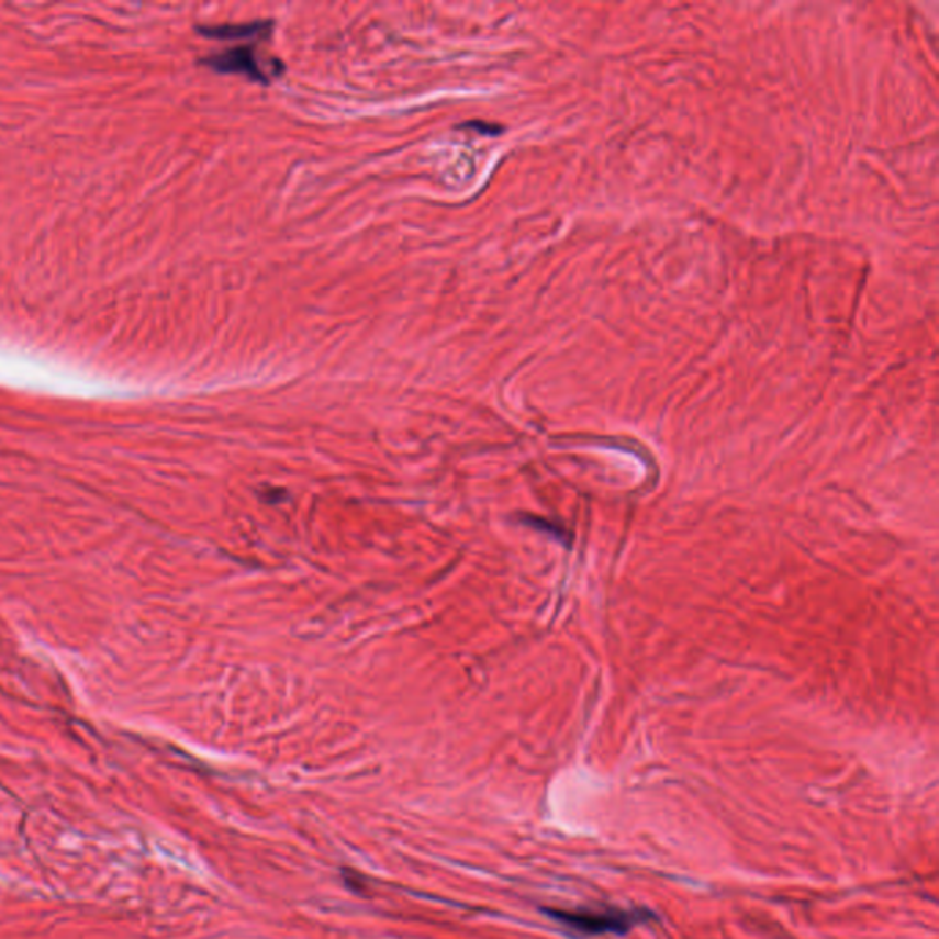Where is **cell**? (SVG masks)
<instances>
[{
  "instance_id": "cell-3",
  "label": "cell",
  "mask_w": 939,
  "mask_h": 939,
  "mask_svg": "<svg viewBox=\"0 0 939 939\" xmlns=\"http://www.w3.org/2000/svg\"><path fill=\"white\" fill-rule=\"evenodd\" d=\"M199 32L210 40H248V37H268L273 32V21H251L241 24H219V26H199Z\"/></svg>"
},
{
  "instance_id": "cell-1",
  "label": "cell",
  "mask_w": 939,
  "mask_h": 939,
  "mask_svg": "<svg viewBox=\"0 0 939 939\" xmlns=\"http://www.w3.org/2000/svg\"><path fill=\"white\" fill-rule=\"evenodd\" d=\"M544 912L550 919L560 923L561 927L588 936V938L606 936V934L626 936L642 923L656 921L657 919L656 914L648 908L624 910V908H613L612 906V908H573V910L544 908Z\"/></svg>"
},
{
  "instance_id": "cell-2",
  "label": "cell",
  "mask_w": 939,
  "mask_h": 939,
  "mask_svg": "<svg viewBox=\"0 0 939 939\" xmlns=\"http://www.w3.org/2000/svg\"><path fill=\"white\" fill-rule=\"evenodd\" d=\"M201 63L215 72L241 74V76H246L257 83H270V74L262 68L254 45L235 46V48H228L221 54L204 57Z\"/></svg>"
},
{
  "instance_id": "cell-4",
  "label": "cell",
  "mask_w": 939,
  "mask_h": 939,
  "mask_svg": "<svg viewBox=\"0 0 939 939\" xmlns=\"http://www.w3.org/2000/svg\"><path fill=\"white\" fill-rule=\"evenodd\" d=\"M462 127H472L478 131V133L483 134H501L500 125H494V123H484V122H468L462 125Z\"/></svg>"
}]
</instances>
